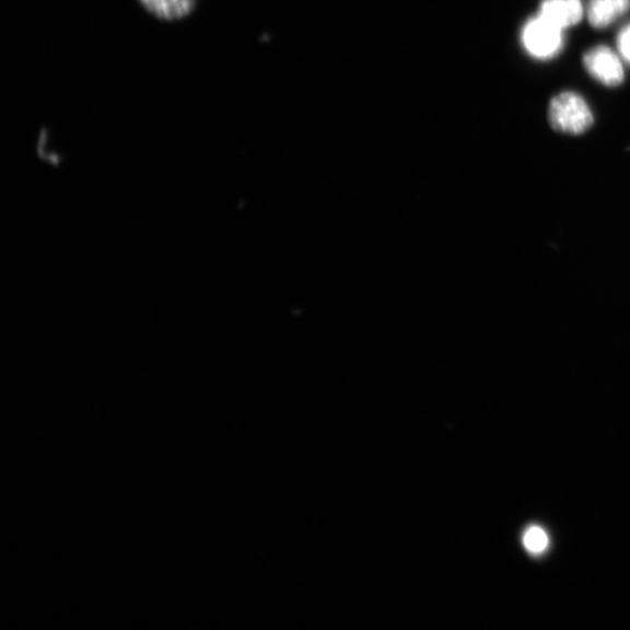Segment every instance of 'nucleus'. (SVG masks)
<instances>
[{"instance_id": "7", "label": "nucleus", "mask_w": 630, "mask_h": 630, "mask_svg": "<svg viewBox=\"0 0 630 630\" xmlns=\"http://www.w3.org/2000/svg\"><path fill=\"white\" fill-rule=\"evenodd\" d=\"M524 546L533 553H540L548 547V536L540 528H530L524 535Z\"/></svg>"}, {"instance_id": "5", "label": "nucleus", "mask_w": 630, "mask_h": 630, "mask_svg": "<svg viewBox=\"0 0 630 630\" xmlns=\"http://www.w3.org/2000/svg\"><path fill=\"white\" fill-rule=\"evenodd\" d=\"M630 10V0H590L586 14L592 27L606 28Z\"/></svg>"}, {"instance_id": "3", "label": "nucleus", "mask_w": 630, "mask_h": 630, "mask_svg": "<svg viewBox=\"0 0 630 630\" xmlns=\"http://www.w3.org/2000/svg\"><path fill=\"white\" fill-rule=\"evenodd\" d=\"M583 63L586 72L606 86L615 88L625 81L622 62L617 52L607 46L588 49L583 57Z\"/></svg>"}, {"instance_id": "1", "label": "nucleus", "mask_w": 630, "mask_h": 630, "mask_svg": "<svg viewBox=\"0 0 630 630\" xmlns=\"http://www.w3.org/2000/svg\"><path fill=\"white\" fill-rule=\"evenodd\" d=\"M548 117L556 131L567 135H582L593 126L594 121L587 102L573 92H564L555 96L549 105Z\"/></svg>"}, {"instance_id": "2", "label": "nucleus", "mask_w": 630, "mask_h": 630, "mask_svg": "<svg viewBox=\"0 0 630 630\" xmlns=\"http://www.w3.org/2000/svg\"><path fill=\"white\" fill-rule=\"evenodd\" d=\"M521 43L532 58L541 61L551 60L564 47V31L537 14L524 23Z\"/></svg>"}, {"instance_id": "6", "label": "nucleus", "mask_w": 630, "mask_h": 630, "mask_svg": "<svg viewBox=\"0 0 630 630\" xmlns=\"http://www.w3.org/2000/svg\"><path fill=\"white\" fill-rule=\"evenodd\" d=\"M156 20L164 22L182 21L196 10L197 0H138Z\"/></svg>"}, {"instance_id": "8", "label": "nucleus", "mask_w": 630, "mask_h": 630, "mask_svg": "<svg viewBox=\"0 0 630 630\" xmlns=\"http://www.w3.org/2000/svg\"><path fill=\"white\" fill-rule=\"evenodd\" d=\"M617 44L621 57L630 63V23L619 32Z\"/></svg>"}, {"instance_id": "4", "label": "nucleus", "mask_w": 630, "mask_h": 630, "mask_svg": "<svg viewBox=\"0 0 630 630\" xmlns=\"http://www.w3.org/2000/svg\"><path fill=\"white\" fill-rule=\"evenodd\" d=\"M538 14L565 31L582 22L584 7L582 0H541Z\"/></svg>"}]
</instances>
